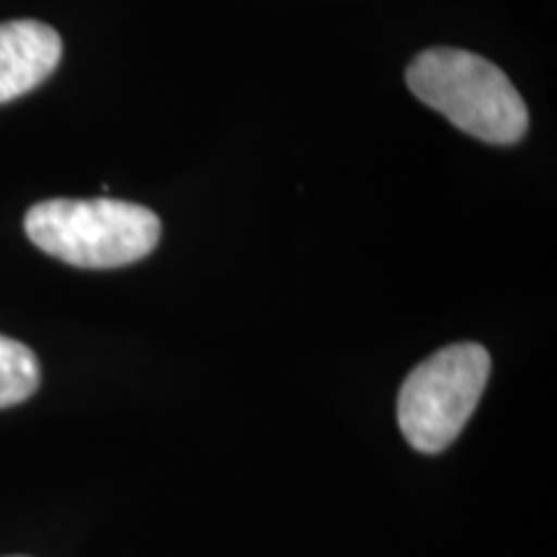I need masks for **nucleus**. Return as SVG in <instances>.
Segmentation results:
<instances>
[{"instance_id":"1","label":"nucleus","mask_w":557,"mask_h":557,"mask_svg":"<svg viewBox=\"0 0 557 557\" xmlns=\"http://www.w3.org/2000/svg\"><path fill=\"white\" fill-rule=\"evenodd\" d=\"M408 88L457 129L491 145L527 135L529 111L513 83L491 60L465 50H426L408 65Z\"/></svg>"},{"instance_id":"2","label":"nucleus","mask_w":557,"mask_h":557,"mask_svg":"<svg viewBox=\"0 0 557 557\" xmlns=\"http://www.w3.org/2000/svg\"><path fill=\"white\" fill-rule=\"evenodd\" d=\"M29 240L78 269H120L143 261L160 240V220L148 207L122 199H50L24 220Z\"/></svg>"},{"instance_id":"3","label":"nucleus","mask_w":557,"mask_h":557,"mask_svg":"<svg viewBox=\"0 0 557 557\" xmlns=\"http://www.w3.org/2000/svg\"><path fill=\"white\" fill-rule=\"evenodd\" d=\"M491 377V354L480 344H451L418 364L398 395V423L416 451L438 455L475 413Z\"/></svg>"},{"instance_id":"4","label":"nucleus","mask_w":557,"mask_h":557,"mask_svg":"<svg viewBox=\"0 0 557 557\" xmlns=\"http://www.w3.org/2000/svg\"><path fill=\"white\" fill-rule=\"evenodd\" d=\"M62 58V39L52 26L34 18L0 24V103L41 86Z\"/></svg>"},{"instance_id":"5","label":"nucleus","mask_w":557,"mask_h":557,"mask_svg":"<svg viewBox=\"0 0 557 557\" xmlns=\"http://www.w3.org/2000/svg\"><path fill=\"white\" fill-rule=\"evenodd\" d=\"M41 382L39 359L21 341L0 336V408L18 406L37 393Z\"/></svg>"}]
</instances>
